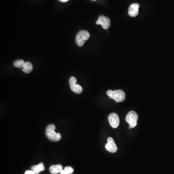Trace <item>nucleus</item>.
<instances>
[{
    "mask_svg": "<svg viewBox=\"0 0 174 174\" xmlns=\"http://www.w3.org/2000/svg\"><path fill=\"white\" fill-rule=\"evenodd\" d=\"M60 174H67V173H66V172L65 171V170H63V169L62 171H61V172H60Z\"/></svg>",
    "mask_w": 174,
    "mask_h": 174,
    "instance_id": "16",
    "label": "nucleus"
},
{
    "mask_svg": "<svg viewBox=\"0 0 174 174\" xmlns=\"http://www.w3.org/2000/svg\"><path fill=\"white\" fill-rule=\"evenodd\" d=\"M90 33L85 30L79 31L75 37V41L78 46L81 47L83 46L85 42L89 38Z\"/></svg>",
    "mask_w": 174,
    "mask_h": 174,
    "instance_id": "3",
    "label": "nucleus"
},
{
    "mask_svg": "<svg viewBox=\"0 0 174 174\" xmlns=\"http://www.w3.org/2000/svg\"><path fill=\"white\" fill-rule=\"evenodd\" d=\"M25 62L22 60H19L17 61H15L14 63V66L17 68H22L23 67L24 64H25Z\"/></svg>",
    "mask_w": 174,
    "mask_h": 174,
    "instance_id": "13",
    "label": "nucleus"
},
{
    "mask_svg": "<svg viewBox=\"0 0 174 174\" xmlns=\"http://www.w3.org/2000/svg\"><path fill=\"white\" fill-rule=\"evenodd\" d=\"M25 174H36V173L32 170L26 171L25 172Z\"/></svg>",
    "mask_w": 174,
    "mask_h": 174,
    "instance_id": "15",
    "label": "nucleus"
},
{
    "mask_svg": "<svg viewBox=\"0 0 174 174\" xmlns=\"http://www.w3.org/2000/svg\"><path fill=\"white\" fill-rule=\"evenodd\" d=\"M31 169L35 172V173H36V174H39L41 172L43 171L44 170L45 167L44 166L43 163H40L38 165L32 166L31 167Z\"/></svg>",
    "mask_w": 174,
    "mask_h": 174,
    "instance_id": "11",
    "label": "nucleus"
},
{
    "mask_svg": "<svg viewBox=\"0 0 174 174\" xmlns=\"http://www.w3.org/2000/svg\"><path fill=\"white\" fill-rule=\"evenodd\" d=\"M105 147L106 150L111 153H115L117 151V146L112 137L108 138V143L105 145Z\"/></svg>",
    "mask_w": 174,
    "mask_h": 174,
    "instance_id": "8",
    "label": "nucleus"
},
{
    "mask_svg": "<svg viewBox=\"0 0 174 174\" xmlns=\"http://www.w3.org/2000/svg\"><path fill=\"white\" fill-rule=\"evenodd\" d=\"M63 170V166L61 164L52 165L50 168V171L52 174H58L60 173Z\"/></svg>",
    "mask_w": 174,
    "mask_h": 174,
    "instance_id": "10",
    "label": "nucleus"
},
{
    "mask_svg": "<svg viewBox=\"0 0 174 174\" xmlns=\"http://www.w3.org/2000/svg\"><path fill=\"white\" fill-rule=\"evenodd\" d=\"M69 84L70 86L71 90L74 93L80 94L82 93L83 89L81 86L77 84V79L75 77H71L69 79Z\"/></svg>",
    "mask_w": 174,
    "mask_h": 174,
    "instance_id": "5",
    "label": "nucleus"
},
{
    "mask_svg": "<svg viewBox=\"0 0 174 174\" xmlns=\"http://www.w3.org/2000/svg\"><path fill=\"white\" fill-rule=\"evenodd\" d=\"M108 119L109 124L113 128H117L119 126L120 124V119L117 114L114 113L110 114L109 115Z\"/></svg>",
    "mask_w": 174,
    "mask_h": 174,
    "instance_id": "7",
    "label": "nucleus"
},
{
    "mask_svg": "<svg viewBox=\"0 0 174 174\" xmlns=\"http://www.w3.org/2000/svg\"><path fill=\"white\" fill-rule=\"evenodd\" d=\"M22 70L23 72L25 73H30L32 70V64L30 62H25V64Z\"/></svg>",
    "mask_w": 174,
    "mask_h": 174,
    "instance_id": "12",
    "label": "nucleus"
},
{
    "mask_svg": "<svg viewBox=\"0 0 174 174\" xmlns=\"http://www.w3.org/2000/svg\"><path fill=\"white\" fill-rule=\"evenodd\" d=\"M56 127L54 124H50L47 126L46 130V136L52 141H58L61 139V135L55 132Z\"/></svg>",
    "mask_w": 174,
    "mask_h": 174,
    "instance_id": "1",
    "label": "nucleus"
},
{
    "mask_svg": "<svg viewBox=\"0 0 174 174\" xmlns=\"http://www.w3.org/2000/svg\"><path fill=\"white\" fill-rule=\"evenodd\" d=\"M64 169L66 172L67 174H72L73 173V172H74V169L71 167L66 166L64 168Z\"/></svg>",
    "mask_w": 174,
    "mask_h": 174,
    "instance_id": "14",
    "label": "nucleus"
},
{
    "mask_svg": "<svg viewBox=\"0 0 174 174\" xmlns=\"http://www.w3.org/2000/svg\"><path fill=\"white\" fill-rule=\"evenodd\" d=\"M106 94L110 98L115 100L116 102H121L124 101L125 99V94L124 92L120 90L114 91L108 90L106 92Z\"/></svg>",
    "mask_w": 174,
    "mask_h": 174,
    "instance_id": "2",
    "label": "nucleus"
},
{
    "mask_svg": "<svg viewBox=\"0 0 174 174\" xmlns=\"http://www.w3.org/2000/svg\"><path fill=\"white\" fill-rule=\"evenodd\" d=\"M139 6V5L138 4H132L129 8V15L132 17L137 16L138 14V10Z\"/></svg>",
    "mask_w": 174,
    "mask_h": 174,
    "instance_id": "9",
    "label": "nucleus"
},
{
    "mask_svg": "<svg viewBox=\"0 0 174 174\" xmlns=\"http://www.w3.org/2000/svg\"><path fill=\"white\" fill-rule=\"evenodd\" d=\"M138 116L135 111H130L128 113L126 117V122L129 124V128H134L137 125Z\"/></svg>",
    "mask_w": 174,
    "mask_h": 174,
    "instance_id": "4",
    "label": "nucleus"
},
{
    "mask_svg": "<svg viewBox=\"0 0 174 174\" xmlns=\"http://www.w3.org/2000/svg\"><path fill=\"white\" fill-rule=\"evenodd\" d=\"M59 1L61 2H62V3H65V2L68 1L69 0H59Z\"/></svg>",
    "mask_w": 174,
    "mask_h": 174,
    "instance_id": "17",
    "label": "nucleus"
},
{
    "mask_svg": "<svg viewBox=\"0 0 174 174\" xmlns=\"http://www.w3.org/2000/svg\"><path fill=\"white\" fill-rule=\"evenodd\" d=\"M96 23L98 25H101L102 28L105 30H107L110 26V20L108 17H105L104 16H100Z\"/></svg>",
    "mask_w": 174,
    "mask_h": 174,
    "instance_id": "6",
    "label": "nucleus"
}]
</instances>
